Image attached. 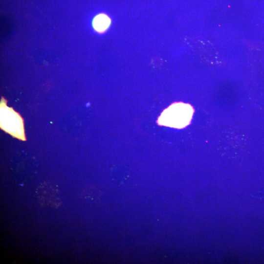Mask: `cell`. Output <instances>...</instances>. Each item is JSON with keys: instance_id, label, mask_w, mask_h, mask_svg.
Listing matches in <instances>:
<instances>
[{"instance_id": "obj_4", "label": "cell", "mask_w": 264, "mask_h": 264, "mask_svg": "<svg viewBox=\"0 0 264 264\" xmlns=\"http://www.w3.org/2000/svg\"><path fill=\"white\" fill-rule=\"evenodd\" d=\"M110 22L111 20L107 15L100 14L94 18L92 25L95 30L99 33H102L109 28Z\"/></svg>"}, {"instance_id": "obj_1", "label": "cell", "mask_w": 264, "mask_h": 264, "mask_svg": "<svg viewBox=\"0 0 264 264\" xmlns=\"http://www.w3.org/2000/svg\"><path fill=\"white\" fill-rule=\"evenodd\" d=\"M193 114L192 107L187 104H173L165 110L159 118L162 125L175 127H184L190 122Z\"/></svg>"}, {"instance_id": "obj_2", "label": "cell", "mask_w": 264, "mask_h": 264, "mask_svg": "<svg viewBox=\"0 0 264 264\" xmlns=\"http://www.w3.org/2000/svg\"><path fill=\"white\" fill-rule=\"evenodd\" d=\"M0 127L13 136L25 140L22 118L12 108L3 106L2 102L0 105Z\"/></svg>"}, {"instance_id": "obj_3", "label": "cell", "mask_w": 264, "mask_h": 264, "mask_svg": "<svg viewBox=\"0 0 264 264\" xmlns=\"http://www.w3.org/2000/svg\"><path fill=\"white\" fill-rule=\"evenodd\" d=\"M38 195L40 202L44 205L58 206L61 203L57 197V190L53 187H39Z\"/></svg>"}]
</instances>
